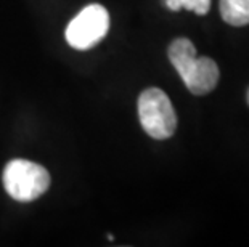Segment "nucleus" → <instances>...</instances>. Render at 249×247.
<instances>
[{"label":"nucleus","instance_id":"1","mask_svg":"<svg viewBox=\"0 0 249 247\" xmlns=\"http://www.w3.org/2000/svg\"><path fill=\"white\" fill-rule=\"evenodd\" d=\"M169 61L193 95H208L217 87L220 71L213 58L196 56V47L190 39L178 37L167 49Z\"/></svg>","mask_w":249,"mask_h":247},{"label":"nucleus","instance_id":"2","mask_svg":"<svg viewBox=\"0 0 249 247\" xmlns=\"http://www.w3.org/2000/svg\"><path fill=\"white\" fill-rule=\"evenodd\" d=\"M139 119L143 130L151 138L166 140L176 133V109L161 88L150 87L142 92L139 97Z\"/></svg>","mask_w":249,"mask_h":247},{"label":"nucleus","instance_id":"3","mask_svg":"<svg viewBox=\"0 0 249 247\" xmlns=\"http://www.w3.org/2000/svg\"><path fill=\"white\" fill-rule=\"evenodd\" d=\"M3 186L13 199L29 202L49 190L50 173L36 162L15 159L10 161L3 170Z\"/></svg>","mask_w":249,"mask_h":247},{"label":"nucleus","instance_id":"4","mask_svg":"<svg viewBox=\"0 0 249 247\" xmlns=\"http://www.w3.org/2000/svg\"><path fill=\"white\" fill-rule=\"evenodd\" d=\"M109 29L108 10L98 3L89 5L66 28V40L72 49L89 50L105 39Z\"/></svg>","mask_w":249,"mask_h":247},{"label":"nucleus","instance_id":"5","mask_svg":"<svg viewBox=\"0 0 249 247\" xmlns=\"http://www.w3.org/2000/svg\"><path fill=\"white\" fill-rule=\"evenodd\" d=\"M220 16L230 26L249 24V0H220Z\"/></svg>","mask_w":249,"mask_h":247},{"label":"nucleus","instance_id":"6","mask_svg":"<svg viewBox=\"0 0 249 247\" xmlns=\"http://www.w3.org/2000/svg\"><path fill=\"white\" fill-rule=\"evenodd\" d=\"M162 2L172 12H178L180 8H187L188 12H195L199 16L208 15L211 8V0H162Z\"/></svg>","mask_w":249,"mask_h":247},{"label":"nucleus","instance_id":"7","mask_svg":"<svg viewBox=\"0 0 249 247\" xmlns=\"http://www.w3.org/2000/svg\"><path fill=\"white\" fill-rule=\"evenodd\" d=\"M246 101H248V104H249V90H248V93H246Z\"/></svg>","mask_w":249,"mask_h":247}]
</instances>
